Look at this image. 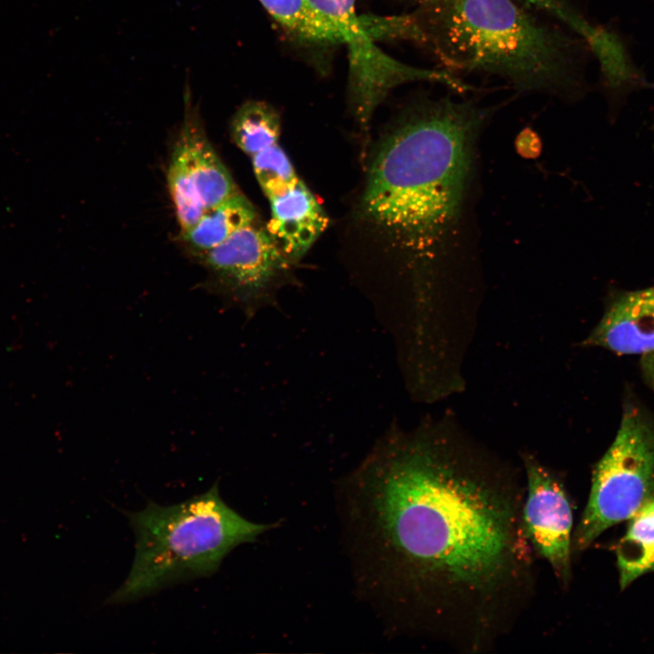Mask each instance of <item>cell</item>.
Returning a JSON list of instances; mask_svg holds the SVG:
<instances>
[{
    "label": "cell",
    "instance_id": "18",
    "mask_svg": "<svg viewBox=\"0 0 654 654\" xmlns=\"http://www.w3.org/2000/svg\"><path fill=\"white\" fill-rule=\"evenodd\" d=\"M251 158L255 177L268 199L284 193L300 179L278 144L260 151Z\"/></svg>",
    "mask_w": 654,
    "mask_h": 654
},
{
    "label": "cell",
    "instance_id": "5",
    "mask_svg": "<svg viewBox=\"0 0 654 654\" xmlns=\"http://www.w3.org/2000/svg\"><path fill=\"white\" fill-rule=\"evenodd\" d=\"M654 498V424L639 408L624 409L611 445L593 471L590 497L572 535V551L632 518Z\"/></svg>",
    "mask_w": 654,
    "mask_h": 654
},
{
    "label": "cell",
    "instance_id": "14",
    "mask_svg": "<svg viewBox=\"0 0 654 654\" xmlns=\"http://www.w3.org/2000/svg\"><path fill=\"white\" fill-rule=\"evenodd\" d=\"M597 59L602 82L617 99L629 91L646 85V81L632 64L619 36L609 29L598 26L585 42Z\"/></svg>",
    "mask_w": 654,
    "mask_h": 654
},
{
    "label": "cell",
    "instance_id": "2",
    "mask_svg": "<svg viewBox=\"0 0 654 654\" xmlns=\"http://www.w3.org/2000/svg\"><path fill=\"white\" fill-rule=\"evenodd\" d=\"M487 117L471 102H423L372 156L362 213L399 252L421 290L466 251L477 143Z\"/></svg>",
    "mask_w": 654,
    "mask_h": 654
},
{
    "label": "cell",
    "instance_id": "6",
    "mask_svg": "<svg viewBox=\"0 0 654 654\" xmlns=\"http://www.w3.org/2000/svg\"><path fill=\"white\" fill-rule=\"evenodd\" d=\"M202 256L224 292L247 316L275 305L276 292L292 264L266 227L256 222Z\"/></svg>",
    "mask_w": 654,
    "mask_h": 654
},
{
    "label": "cell",
    "instance_id": "1",
    "mask_svg": "<svg viewBox=\"0 0 654 654\" xmlns=\"http://www.w3.org/2000/svg\"><path fill=\"white\" fill-rule=\"evenodd\" d=\"M340 489L359 583L395 627L472 653L514 628L536 586L517 471L443 430L391 429Z\"/></svg>",
    "mask_w": 654,
    "mask_h": 654
},
{
    "label": "cell",
    "instance_id": "4",
    "mask_svg": "<svg viewBox=\"0 0 654 654\" xmlns=\"http://www.w3.org/2000/svg\"><path fill=\"white\" fill-rule=\"evenodd\" d=\"M135 536V553L123 584L104 601H136L166 587L213 575L237 546L271 529L229 507L215 482L208 490L169 506L149 501L123 511Z\"/></svg>",
    "mask_w": 654,
    "mask_h": 654
},
{
    "label": "cell",
    "instance_id": "3",
    "mask_svg": "<svg viewBox=\"0 0 654 654\" xmlns=\"http://www.w3.org/2000/svg\"><path fill=\"white\" fill-rule=\"evenodd\" d=\"M414 15L447 71L492 74L520 92L580 94L581 45L516 0H433Z\"/></svg>",
    "mask_w": 654,
    "mask_h": 654
},
{
    "label": "cell",
    "instance_id": "19",
    "mask_svg": "<svg viewBox=\"0 0 654 654\" xmlns=\"http://www.w3.org/2000/svg\"><path fill=\"white\" fill-rule=\"evenodd\" d=\"M423 3L433 0H421ZM530 5H532L545 13H548L560 20L571 30L580 27L583 21V15L570 4L568 0H523Z\"/></svg>",
    "mask_w": 654,
    "mask_h": 654
},
{
    "label": "cell",
    "instance_id": "11",
    "mask_svg": "<svg viewBox=\"0 0 654 654\" xmlns=\"http://www.w3.org/2000/svg\"><path fill=\"white\" fill-rule=\"evenodd\" d=\"M342 30L349 47L354 84H370L386 76L395 60L387 57L372 44L371 19L365 21L356 12V0H310Z\"/></svg>",
    "mask_w": 654,
    "mask_h": 654
},
{
    "label": "cell",
    "instance_id": "10",
    "mask_svg": "<svg viewBox=\"0 0 654 654\" xmlns=\"http://www.w3.org/2000/svg\"><path fill=\"white\" fill-rule=\"evenodd\" d=\"M184 98V119L178 141L184 148L191 178L205 210L239 190L205 134L188 87Z\"/></svg>",
    "mask_w": 654,
    "mask_h": 654
},
{
    "label": "cell",
    "instance_id": "16",
    "mask_svg": "<svg viewBox=\"0 0 654 654\" xmlns=\"http://www.w3.org/2000/svg\"><path fill=\"white\" fill-rule=\"evenodd\" d=\"M281 120L276 110L263 101H248L234 114L231 134L234 144L253 156L278 144Z\"/></svg>",
    "mask_w": 654,
    "mask_h": 654
},
{
    "label": "cell",
    "instance_id": "15",
    "mask_svg": "<svg viewBox=\"0 0 654 654\" xmlns=\"http://www.w3.org/2000/svg\"><path fill=\"white\" fill-rule=\"evenodd\" d=\"M284 29L307 41L345 44L340 27L310 0H259Z\"/></svg>",
    "mask_w": 654,
    "mask_h": 654
},
{
    "label": "cell",
    "instance_id": "13",
    "mask_svg": "<svg viewBox=\"0 0 654 654\" xmlns=\"http://www.w3.org/2000/svg\"><path fill=\"white\" fill-rule=\"evenodd\" d=\"M619 584L623 590L654 570V498L632 518L616 549Z\"/></svg>",
    "mask_w": 654,
    "mask_h": 654
},
{
    "label": "cell",
    "instance_id": "21",
    "mask_svg": "<svg viewBox=\"0 0 654 654\" xmlns=\"http://www.w3.org/2000/svg\"><path fill=\"white\" fill-rule=\"evenodd\" d=\"M640 367L648 383L654 389V352L642 355Z\"/></svg>",
    "mask_w": 654,
    "mask_h": 654
},
{
    "label": "cell",
    "instance_id": "7",
    "mask_svg": "<svg viewBox=\"0 0 654 654\" xmlns=\"http://www.w3.org/2000/svg\"><path fill=\"white\" fill-rule=\"evenodd\" d=\"M525 499L522 520L535 552L550 566L558 582L571 577L572 510L560 480L530 455L523 457Z\"/></svg>",
    "mask_w": 654,
    "mask_h": 654
},
{
    "label": "cell",
    "instance_id": "8",
    "mask_svg": "<svg viewBox=\"0 0 654 654\" xmlns=\"http://www.w3.org/2000/svg\"><path fill=\"white\" fill-rule=\"evenodd\" d=\"M583 345L617 354L645 355L654 352V285L615 292L604 314Z\"/></svg>",
    "mask_w": 654,
    "mask_h": 654
},
{
    "label": "cell",
    "instance_id": "17",
    "mask_svg": "<svg viewBox=\"0 0 654 654\" xmlns=\"http://www.w3.org/2000/svg\"><path fill=\"white\" fill-rule=\"evenodd\" d=\"M167 183L181 233L186 232L198 222L204 209L189 173L184 148L178 140L168 165Z\"/></svg>",
    "mask_w": 654,
    "mask_h": 654
},
{
    "label": "cell",
    "instance_id": "12",
    "mask_svg": "<svg viewBox=\"0 0 654 654\" xmlns=\"http://www.w3.org/2000/svg\"><path fill=\"white\" fill-rule=\"evenodd\" d=\"M256 219L254 207L239 191L205 209L198 222L182 233V237L192 250L203 255Z\"/></svg>",
    "mask_w": 654,
    "mask_h": 654
},
{
    "label": "cell",
    "instance_id": "9",
    "mask_svg": "<svg viewBox=\"0 0 654 654\" xmlns=\"http://www.w3.org/2000/svg\"><path fill=\"white\" fill-rule=\"evenodd\" d=\"M269 201L271 218L266 229L285 257L292 263L297 262L324 232L328 217L301 179Z\"/></svg>",
    "mask_w": 654,
    "mask_h": 654
},
{
    "label": "cell",
    "instance_id": "20",
    "mask_svg": "<svg viewBox=\"0 0 654 654\" xmlns=\"http://www.w3.org/2000/svg\"><path fill=\"white\" fill-rule=\"evenodd\" d=\"M516 147L524 157L532 158L540 152V142L538 135L530 128L522 130L518 135Z\"/></svg>",
    "mask_w": 654,
    "mask_h": 654
}]
</instances>
